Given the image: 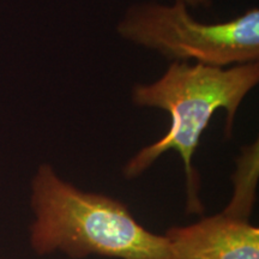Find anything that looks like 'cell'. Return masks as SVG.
I'll list each match as a JSON object with an SVG mask.
<instances>
[{
  "instance_id": "cell-6",
  "label": "cell",
  "mask_w": 259,
  "mask_h": 259,
  "mask_svg": "<svg viewBox=\"0 0 259 259\" xmlns=\"http://www.w3.org/2000/svg\"><path fill=\"white\" fill-rule=\"evenodd\" d=\"M181 2L185 3L187 6H193V8H198V6L208 8L211 5V0H181Z\"/></svg>"
},
{
  "instance_id": "cell-2",
  "label": "cell",
  "mask_w": 259,
  "mask_h": 259,
  "mask_svg": "<svg viewBox=\"0 0 259 259\" xmlns=\"http://www.w3.org/2000/svg\"><path fill=\"white\" fill-rule=\"evenodd\" d=\"M29 241L38 255L63 252L116 259H178L164 235L149 232L125 204L77 189L51 164H40L30 184Z\"/></svg>"
},
{
  "instance_id": "cell-1",
  "label": "cell",
  "mask_w": 259,
  "mask_h": 259,
  "mask_svg": "<svg viewBox=\"0 0 259 259\" xmlns=\"http://www.w3.org/2000/svg\"><path fill=\"white\" fill-rule=\"evenodd\" d=\"M258 82V61L228 67L171 61L156 82L137 84L132 89L135 105L163 109L170 116V126L163 137L141 149L126 163L125 177L141 176L164 153L177 151L185 167L187 212L202 213L199 174L192 166L200 137L218 109L227 112L226 136L229 137L238 108Z\"/></svg>"
},
{
  "instance_id": "cell-4",
  "label": "cell",
  "mask_w": 259,
  "mask_h": 259,
  "mask_svg": "<svg viewBox=\"0 0 259 259\" xmlns=\"http://www.w3.org/2000/svg\"><path fill=\"white\" fill-rule=\"evenodd\" d=\"M164 236L178 259H259V229L228 210Z\"/></svg>"
},
{
  "instance_id": "cell-3",
  "label": "cell",
  "mask_w": 259,
  "mask_h": 259,
  "mask_svg": "<svg viewBox=\"0 0 259 259\" xmlns=\"http://www.w3.org/2000/svg\"><path fill=\"white\" fill-rule=\"evenodd\" d=\"M118 32L173 61L228 67L255 63L259 58L257 8L227 22L208 24L194 19L181 0L170 6L141 4L127 10Z\"/></svg>"
},
{
  "instance_id": "cell-5",
  "label": "cell",
  "mask_w": 259,
  "mask_h": 259,
  "mask_svg": "<svg viewBox=\"0 0 259 259\" xmlns=\"http://www.w3.org/2000/svg\"><path fill=\"white\" fill-rule=\"evenodd\" d=\"M258 178V143L242 149L234 174V196L226 210L238 215H250L254 202V190Z\"/></svg>"
}]
</instances>
